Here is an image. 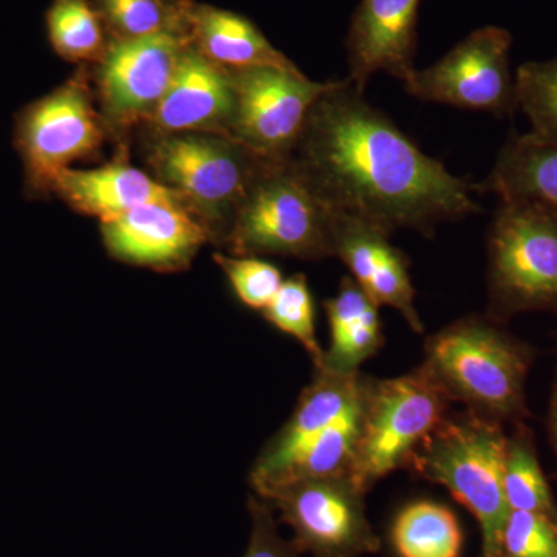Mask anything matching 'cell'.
<instances>
[{
  "label": "cell",
  "instance_id": "cell-3",
  "mask_svg": "<svg viewBox=\"0 0 557 557\" xmlns=\"http://www.w3.org/2000/svg\"><path fill=\"white\" fill-rule=\"evenodd\" d=\"M507 440L504 424L467 409L446 417L406 463L420 478L445 486L474 516L482 533L479 557H502L509 515L504 490Z\"/></svg>",
  "mask_w": 557,
  "mask_h": 557
},
{
  "label": "cell",
  "instance_id": "cell-23",
  "mask_svg": "<svg viewBox=\"0 0 557 557\" xmlns=\"http://www.w3.org/2000/svg\"><path fill=\"white\" fill-rule=\"evenodd\" d=\"M504 490L509 511L545 516L557 523V505L539 460L533 431L525 421L508 435L504 461Z\"/></svg>",
  "mask_w": 557,
  "mask_h": 557
},
{
  "label": "cell",
  "instance_id": "cell-1",
  "mask_svg": "<svg viewBox=\"0 0 557 557\" xmlns=\"http://www.w3.org/2000/svg\"><path fill=\"white\" fill-rule=\"evenodd\" d=\"M335 214L391 236L480 211L474 186L426 156L348 79L332 81L285 160Z\"/></svg>",
  "mask_w": 557,
  "mask_h": 557
},
{
  "label": "cell",
  "instance_id": "cell-2",
  "mask_svg": "<svg viewBox=\"0 0 557 557\" xmlns=\"http://www.w3.org/2000/svg\"><path fill=\"white\" fill-rule=\"evenodd\" d=\"M533 347L490 317H469L440 330L424 344L420 369L450 403L498 423H522L528 416L527 376Z\"/></svg>",
  "mask_w": 557,
  "mask_h": 557
},
{
  "label": "cell",
  "instance_id": "cell-21",
  "mask_svg": "<svg viewBox=\"0 0 557 557\" xmlns=\"http://www.w3.org/2000/svg\"><path fill=\"white\" fill-rule=\"evenodd\" d=\"M324 309L330 346L321 368L341 373L359 372L362 362L375 357L384 344L379 304L366 295L354 277H344L336 296L325 300Z\"/></svg>",
  "mask_w": 557,
  "mask_h": 557
},
{
  "label": "cell",
  "instance_id": "cell-6",
  "mask_svg": "<svg viewBox=\"0 0 557 557\" xmlns=\"http://www.w3.org/2000/svg\"><path fill=\"white\" fill-rule=\"evenodd\" d=\"M487 317L502 322L528 311L557 313V215L500 201L487 233Z\"/></svg>",
  "mask_w": 557,
  "mask_h": 557
},
{
  "label": "cell",
  "instance_id": "cell-5",
  "mask_svg": "<svg viewBox=\"0 0 557 557\" xmlns=\"http://www.w3.org/2000/svg\"><path fill=\"white\" fill-rule=\"evenodd\" d=\"M330 211L285 160H269L249 186L225 247L231 256L333 258Z\"/></svg>",
  "mask_w": 557,
  "mask_h": 557
},
{
  "label": "cell",
  "instance_id": "cell-11",
  "mask_svg": "<svg viewBox=\"0 0 557 557\" xmlns=\"http://www.w3.org/2000/svg\"><path fill=\"white\" fill-rule=\"evenodd\" d=\"M230 73L234 87L230 137L263 159L287 160L330 83H314L299 69H230Z\"/></svg>",
  "mask_w": 557,
  "mask_h": 557
},
{
  "label": "cell",
  "instance_id": "cell-12",
  "mask_svg": "<svg viewBox=\"0 0 557 557\" xmlns=\"http://www.w3.org/2000/svg\"><path fill=\"white\" fill-rule=\"evenodd\" d=\"M188 33L112 40L98 69V90L106 115L120 126L146 121L170 89Z\"/></svg>",
  "mask_w": 557,
  "mask_h": 557
},
{
  "label": "cell",
  "instance_id": "cell-31",
  "mask_svg": "<svg viewBox=\"0 0 557 557\" xmlns=\"http://www.w3.org/2000/svg\"><path fill=\"white\" fill-rule=\"evenodd\" d=\"M548 431L549 440H552L553 449H555L557 460V368L555 383H553L552 398H549Z\"/></svg>",
  "mask_w": 557,
  "mask_h": 557
},
{
  "label": "cell",
  "instance_id": "cell-14",
  "mask_svg": "<svg viewBox=\"0 0 557 557\" xmlns=\"http://www.w3.org/2000/svg\"><path fill=\"white\" fill-rule=\"evenodd\" d=\"M102 240L112 258L157 271L186 269L211 240L207 226L180 205L153 203L102 220Z\"/></svg>",
  "mask_w": 557,
  "mask_h": 557
},
{
  "label": "cell",
  "instance_id": "cell-7",
  "mask_svg": "<svg viewBox=\"0 0 557 557\" xmlns=\"http://www.w3.org/2000/svg\"><path fill=\"white\" fill-rule=\"evenodd\" d=\"M453 403L420 368L388 380H366L361 426L350 479L366 494L406 468L417 446L449 416Z\"/></svg>",
  "mask_w": 557,
  "mask_h": 557
},
{
  "label": "cell",
  "instance_id": "cell-10",
  "mask_svg": "<svg viewBox=\"0 0 557 557\" xmlns=\"http://www.w3.org/2000/svg\"><path fill=\"white\" fill-rule=\"evenodd\" d=\"M511 42L504 28H479L431 67L413 70L403 84L421 101L508 115L518 108L509 67Z\"/></svg>",
  "mask_w": 557,
  "mask_h": 557
},
{
  "label": "cell",
  "instance_id": "cell-25",
  "mask_svg": "<svg viewBox=\"0 0 557 557\" xmlns=\"http://www.w3.org/2000/svg\"><path fill=\"white\" fill-rule=\"evenodd\" d=\"M112 40L148 38L168 32L188 33L186 0H91Z\"/></svg>",
  "mask_w": 557,
  "mask_h": 557
},
{
  "label": "cell",
  "instance_id": "cell-20",
  "mask_svg": "<svg viewBox=\"0 0 557 557\" xmlns=\"http://www.w3.org/2000/svg\"><path fill=\"white\" fill-rule=\"evenodd\" d=\"M479 193H493L500 201L534 205L557 215V143L536 135H509L496 166Z\"/></svg>",
  "mask_w": 557,
  "mask_h": 557
},
{
  "label": "cell",
  "instance_id": "cell-18",
  "mask_svg": "<svg viewBox=\"0 0 557 557\" xmlns=\"http://www.w3.org/2000/svg\"><path fill=\"white\" fill-rule=\"evenodd\" d=\"M51 194H57L75 211L94 215L100 222L146 205L185 207L175 190L126 163L106 164L95 170L67 168L54 178Z\"/></svg>",
  "mask_w": 557,
  "mask_h": 557
},
{
  "label": "cell",
  "instance_id": "cell-30",
  "mask_svg": "<svg viewBox=\"0 0 557 557\" xmlns=\"http://www.w3.org/2000/svg\"><path fill=\"white\" fill-rule=\"evenodd\" d=\"M248 512L251 519V534L248 547L242 557H299L300 552L293 544L281 536L277 530V520L274 509L262 497L248 498Z\"/></svg>",
  "mask_w": 557,
  "mask_h": 557
},
{
  "label": "cell",
  "instance_id": "cell-8",
  "mask_svg": "<svg viewBox=\"0 0 557 557\" xmlns=\"http://www.w3.org/2000/svg\"><path fill=\"white\" fill-rule=\"evenodd\" d=\"M260 497L292 528L300 555L362 557L380 552V537L366 516V493L350 475L289 480Z\"/></svg>",
  "mask_w": 557,
  "mask_h": 557
},
{
  "label": "cell",
  "instance_id": "cell-9",
  "mask_svg": "<svg viewBox=\"0 0 557 557\" xmlns=\"http://www.w3.org/2000/svg\"><path fill=\"white\" fill-rule=\"evenodd\" d=\"M104 127L86 83L69 79L17 113L14 145L24 166L25 188L33 197L51 194V185L73 161L97 152Z\"/></svg>",
  "mask_w": 557,
  "mask_h": 557
},
{
  "label": "cell",
  "instance_id": "cell-19",
  "mask_svg": "<svg viewBox=\"0 0 557 557\" xmlns=\"http://www.w3.org/2000/svg\"><path fill=\"white\" fill-rule=\"evenodd\" d=\"M185 14L190 44L220 67L298 69L242 14L190 0H186Z\"/></svg>",
  "mask_w": 557,
  "mask_h": 557
},
{
  "label": "cell",
  "instance_id": "cell-24",
  "mask_svg": "<svg viewBox=\"0 0 557 557\" xmlns=\"http://www.w3.org/2000/svg\"><path fill=\"white\" fill-rule=\"evenodd\" d=\"M51 49L70 62H101L106 25L91 0H51L46 14Z\"/></svg>",
  "mask_w": 557,
  "mask_h": 557
},
{
  "label": "cell",
  "instance_id": "cell-28",
  "mask_svg": "<svg viewBox=\"0 0 557 557\" xmlns=\"http://www.w3.org/2000/svg\"><path fill=\"white\" fill-rule=\"evenodd\" d=\"M214 260L237 298L251 310H265L285 281L276 265L256 256L214 255Z\"/></svg>",
  "mask_w": 557,
  "mask_h": 557
},
{
  "label": "cell",
  "instance_id": "cell-26",
  "mask_svg": "<svg viewBox=\"0 0 557 557\" xmlns=\"http://www.w3.org/2000/svg\"><path fill=\"white\" fill-rule=\"evenodd\" d=\"M262 314L273 327L292 336L306 348L313 361V368H321L325 350L317 338L314 300L306 276L295 274L285 278L277 295Z\"/></svg>",
  "mask_w": 557,
  "mask_h": 557
},
{
  "label": "cell",
  "instance_id": "cell-32",
  "mask_svg": "<svg viewBox=\"0 0 557 557\" xmlns=\"http://www.w3.org/2000/svg\"><path fill=\"white\" fill-rule=\"evenodd\" d=\"M557 557V556H556Z\"/></svg>",
  "mask_w": 557,
  "mask_h": 557
},
{
  "label": "cell",
  "instance_id": "cell-13",
  "mask_svg": "<svg viewBox=\"0 0 557 557\" xmlns=\"http://www.w3.org/2000/svg\"><path fill=\"white\" fill-rule=\"evenodd\" d=\"M366 380L361 372L314 369L313 379L299 395L292 417L267 443L249 472L256 496L273 485L311 443L361 406Z\"/></svg>",
  "mask_w": 557,
  "mask_h": 557
},
{
  "label": "cell",
  "instance_id": "cell-15",
  "mask_svg": "<svg viewBox=\"0 0 557 557\" xmlns=\"http://www.w3.org/2000/svg\"><path fill=\"white\" fill-rule=\"evenodd\" d=\"M388 237L376 226L333 212V258L350 270L351 277L370 299L380 307L397 310L413 332L423 333V321L416 309L409 258L395 248Z\"/></svg>",
  "mask_w": 557,
  "mask_h": 557
},
{
  "label": "cell",
  "instance_id": "cell-27",
  "mask_svg": "<svg viewBox=\"0 0 557 557\" xmlns=\"http://www.w3.org/2000/svg\"><path fill=\"white\" fill-rule=\"evenodd\" d=\"M515 86L516 104L530 120L531 134L557 143V57L520 65Z\"/></svg>",
  "mask_w": 557,
  "mask_h": 557
},
{
  "label": "cell",
  "instance_id": "cell-29",
  "mask_svg": "<svg viewBox=\"0 0 557 557\" xmlns=\"http://www.w3.org/2000/svg\"><path fill=\"white\" fill-rule=\"evenodd\" d=\"M557 523L528 511H509L502 534V557H556Z\"/></svg>",
  "mask_w": 557,
  "mask_h": 557
},
{
  "label": "cell",
  "instance_id": "cell-17",
  "mask_svg": "<svg viewBox=\"0 0 557 557\" xmlns=\"http://www.w3.org/2000/svg\"><path fill=\"white\" fill-rule=\"evenodd\" d=\"M233 112L230 69L209 61L189 44L180 58L170 89L146 123L160 134L208 132L230 137Z\"/></svg>",
  "mask_w": 557,
  "mask_h": 557
},
{
  "label": "cell",
  "instance_id": "cell-4",
  "mask_svg": "<svg viewBox=\"0 0 557 557\" xmlns=\"http://www.w3.org/2000/svg\"><path fill=\"white\" fill-rule=\"evenodd\" d=\"M267 161L237 139L208 132H157L148 153L157 182L175 190L211 240L222 245Z\"/></svg>",
  "mask_w": 557,
  "mask_h": 557
},
{
  "label": "cell",
  "instance_id": "cell-16",
  "mask_svg": "<svg viewBox=\"0 0 557 557\" xmlns=\"http://www.w3.org/2000/svg\"><path fill=\"white\" fill-rule=\"evenodd\" d=\"M421 0H361L346 40L348 81L364 91L384 72L399 81L413 72Z\"/></svg>",
  "mask_w": 557,
  "mask_h": 557
},
{
  "label": "cell",
  "instance_id": "cell-22",
  "mask_svg": "<svg viewBox=\"0 0 557 557\" xmlns=\"http://www.w3.org/2000/svg\"><path fill=\"white\" fill-rule=\"evenodd\" d=\"M391 541L398 557H460L463 549L456 515L431 500L406 505L394 520Z\"/></svg>",
  "mask_w": 557,
  "mask_h": 557
}]
</instances>
